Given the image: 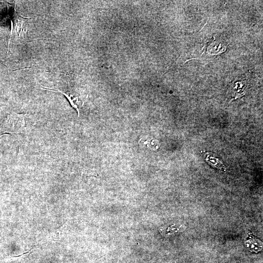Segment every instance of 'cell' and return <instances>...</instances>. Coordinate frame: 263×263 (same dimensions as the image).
<instances>
[{
	"label": "cell",
	"instance_id": "6da1fadb",
	"mask_svg": "<svg viewBox=\"0 0 263 263\" xmlns=\"http://www.w3.org/2000/svg\"><path fill=\"white\" fill-rule=\"evenodd\" d=\"M25 130V114L12 113L0 122V135L19 133Z\"/></svg>",
	"mask_w": 263,
	"mask_h": 263
},
{
	"label": "cell",
	"instance_id": "7a4b0ae2",
	"mask_svg": "<svg viewBox=\"0 0 263 263\" xmlns=\"http://www.w3.org/2000/svg\"><path fill=\"white\" fill-rule=\"evenodd\" d=\"M41 86L44 88V89L52 90L55 92L57 91L61 93L62 94H63L68 99L71 106L77 111L78 116H79L80 112H79V106L80 101H78L77 97H75L73 96V95H69L58 89H51L50 88L44 87L42 85H41Z\"/></svg>",
	"mask_w": 263,
	"mask_h": 263
}]
</instances>
